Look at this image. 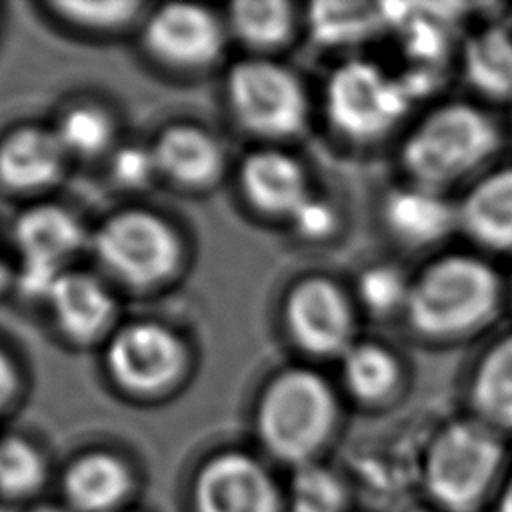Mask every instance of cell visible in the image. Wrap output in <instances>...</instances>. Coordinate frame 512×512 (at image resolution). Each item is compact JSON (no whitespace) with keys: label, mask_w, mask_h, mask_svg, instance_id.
Here are the masks:
<instances>
[{"label":"cell","mask_w":512,"mask_h":512,"mask_svg":"<svg viewBox=\"0 0 512 512\" xmlns=\"http://www.w3.org/2000/svg\"><path fill=\"white\" fill-rule=\"evenodd\" d=\"M500 308V280L480 258L450 254L428 264L408 286L406 320L420 336L452 340L486 326Z\"/></svg>","instance_id":"1"},{"label":"cell","mask_w":512,"mask_h":512,"mask_svg":"<svg viewBox=\"0 0 512 512\" xmlns=\"http://www.w3.org/2000/svg\"><path fill=\"white\" fill-rule=\"evenodd\" d=\"M500 146L494 120L466 102L432 110L404 140L402 166L416 186L440 190L476 170Z\"/></svg>","instance_id":"2"},{"label":"cell","mask_w":512,"mask_h":512,"mask_svg":"<svg viewBox=\"0 0 512 512\" xmlns=\"http://www.w3.org/2000/svg\"><path fill=\"white\" fill-rule=\"evenodd\" d=\"M336 400L328 382L306 368H288L270 380L258 404V430L282 460L304 464L328 440Z\"/></svg>","instance_id":"3"},{"label":"cell","mask_w":512,"mask_h":512,"mask_svg":"<svg viewBox=\"0 0 512 512\" xmlns=\"http://www.w3.org/2000/svg\"><path fill=\"white\" fill-rule=\"evenodd\" d=\"M502 462L496 430L484 422L456 420L442 428L424 458L430 498L448 512H474L486 498Z\"/></svg>","instance_id":"4"},{"label":"cell","mask_w":512,"mask_h":512,"mask_svg":"<svg viewBox=\"0 0 512 512\" xmlns=\"http://www.w3.org/2000/svg\"><path fill=\"white\" fill-rule=\"evenodd\" d=\"M94 250L114 278L136 288L160 284L180 260V242L172 226L146 210L118 212L102 222Z\"/></svg>","instance_id":"5"},{"label":"cell","mask_w":512,"mask_h":512,"mask_svg":"<svg viewBox=\"0 0 512 512\" xmlns=\"http://www.w3.org/2000/svg\"><path fill=\"white\" fill-rule=\"evenodd\" d=\"M326 114L332 126L358 142L374 140L398 124L408 108V88L372 62L350 60L326 84Z\"/></svg>","instance_id":"6"},{"label":"cell","mask_w":512,"mask_h":512,"mask_svg":"<svg viewBox=\"0 0 512 512\" xmlns=\"http://www.w3.org/2000/svg\"><path fill=\"white\" fill-rule=\"evenodd\" d=\"M238 122L260 136L284 138L302 130L308 100L300 80L278 62L242 60L226 80Z\"/></svg>","instance_id":"7"},{"label":"cell","mask_w":512,"mask_h":512,"mask_svg":"<svg viewBox=\"0 0 512 512\" xmlns=\"http://www.w3.org/2000/svg\"><path fill=\"white\" fill-rule=\"evenodd\" d=\"M182 342L166 326L134 322L118 330L106 350L110 376L126 390L154 394L174 384L184 368Z\"/></svg>","instance_id":"8"},{"label":"cell","mask_w":512,"mask_h":512,"mask_svg":"<svg viewBox=\"0 0 512 512\" xmlns=\"http://www.w3.org/2000/svg\"><path fill=\"white\" fill-rule=\"evenodd\" d=\"M286 326L296 344L316 356H342L354 344L350 302L326 278L312 276L290 290Z\"/></svg>","instance_id":"9"},{"label":"cell","mask_w":512,"mask_h":512,"mask_svg":"<svg viewBox=\"0 0 512 512\" xmlns=\"http://www.w3.org/2000/svg\"><path fill=\"white\" fill-rule=\"evenodd\" d=\"M144 42L166 64L200 68L218 58L224 34L214 12L194 4H166L148 18Z\"/></svg>","instance_id":"10"},{"label":"cell","mask_w":512,"mask_h":512,"mask_svg":"<svg viewBox=\"0 0 512 512\" xmlns=\"http://www.w3.org/2000/svg\"><path fill=\"white\" fill-rule=\"evenodd\" d=\"M198 512H276V494L266 472L244 454L214 458L196 482Z\"/></svg>","instance_id":"11"},{"label":"cell","mask_w":512,"mask_h":512,"mask_svg":"<svg viewBox=\"0 0 512 512\" xmlns=\"http://www.w3.org/2000/svg\"><path fill=\"white\" fill-rule=\"evenodd\" d=\"M66 150L54 130L22 126L0 142V182L18 192H32L58 180Z\"/></svg>","instance_id":"12"},{"label":"cell","mask_w":512,"mask_h":512,"mask_svg":"<svg viewBox=\"0 0 512 512\" xmlns=\"http://www.w3.org/2000/svg\"><path fill=\"white\" fill-rule=\"evenodd\" d=\"M84 242L80 222L62 206H32L14 222V244L26 264L62 270Z\"/></svg>","instance_id":"13"},{"label":"cell","mask_w":512,"mask_h":512,"mask_svg":"<svg viewBox=\"0 0 512 512\" xmlns=\"http://www.w3.org/2000/svg\"><path fill=\"white\" fill-rule=\"evenodd\" d=\"M240 184L252 206L276 216L290 218L310 196L302 166L280 150L252 152L242 164Z\"/></svg>","instance_id":"14"},{"label":"cell","mask_w":512,"mask_h":512,"mask_svg":"<svg viewBox=\"0 0 512 512\" xmlns=\"http://www.w3.org/2000/svg\"><path fill=\"white\" fill-rule=\"evenodd\" d=\"M60 330L78 342L100 336L114 316L108 288L86 272H64L48 296Z\"/></svg>","instance_id":"15"},{"label":"cell","mask_w":512,"mask_h":512,"mask_svg":"<svg viewBox=\"0 0 512 512\" xmlns=\"http://www.w3.org/2000/svg\"><path fill=\"white\" fill-rule=\"evenodd\" d=\"M458 208V226L478 244L512 250V168L480 178Z\"/></svg>","instance_id":"16"},{"label":"cell","mask_w":512,"mask_h":512,"mask_svg":"<svg viewBox=\"0 0 512 512\" xmlns=\"http://www.w3.org/2000/svg\"><path fill=\"white\" fill-rule=\"evenodd\" d=\"M384 222L400 242L428 246L458 226V208L448 204L436 190L414 184L386 196Z\"/></svg>","instance_id":"17"},{"label":"cell","mask_w":512,"mask_h":512,"mask_svg":"<svg viewBox=\"0 0 512 512\" xmlns=\"http://www.w3.org/2000/svg\"><path fill=\"white\" fill-rule=\"evenodd\" d=\"M152 150L158 172L184 186H206L222 170L224 158L218 142L198 126L166 128Z\"/></svg>","instance_id":"18"},{"label":"cell","mask_w":512,"mask_h":512,"mask_svg":"<svg viewBox=\"0 0 512 512\" xmlns=\"http://www.w3.org/2000/svg\"><path fill=\"white\" fill-rule=\"evenodd\" d=\"M474 418L512 432V334L496 340L476 364L468 390Z\"/></svg>","instance_id":"19"},{"label":"cell","mask_w":512,"mask_h":512,"mask_svg":"<svg viewBox=\"0 0 512 512\" xmlns=\"http://www.w3.org/2000/svg\"><path fill=\"white\" fill-rule=\"evenodd\" d=\"M464 76L488 98H512V36L498 26L472 36L464 48Z\"/></svg>","instance_id":"20"},{"label":"cell","mask_w":512,"mask_h":512,"mask_svg":"<svg viewBox=\"0 0 512 512\" xmlns=\"http://www.w3.org/2000/svg\"><path fill=\"white\" fill-rule=\"evenodd\" d=\"M386 22V4L316 2L308 8L310 34L324 46L358 42L380 30Z\"/></svg>","instance_id":"21"},{"label":"cell","mask_w":512,"mask_h":512,"mask_svg":"<svg viewBox=\"0 0 512 512\" xmlns=\"http://www.w3.org/2000/svg\"><path fill=\"white\" fill-rule=\"evenodd\" d=\"M340 358L346 388L358 400L380 402L398 388L402 372L388 348L374 342H354Z\"/></svg>","instance_id":"22"},{"label":"cell","mask_w":512,"mask_h":512,"mask_svg":"<svg viewBox=\"0 0 512 512\" xmlns=\"http://www.w3.org/2000/svg\"><path fill=\"white\" fill-rule=\"evenodd\" d=\"M128 488L126 468L108 454H90L78 460L66 476L70 500L82 510H104L116 504Z\"/></svg>","instance_id":"23"},{"label":"cell","mask_w":512,"mask_h":512,"mask_svg":"<svg viewBox=\"0 0 512 512\" xmlns=\"http://www.w3.org/2000/svg\"><path fill=\"white\" fill-rule=\"evenodd\" d=\"M230 24L246 44L272 48L290 36L292 8L280 0H240L230 6Z\"/></svg>","instance_id":"24"},{"label":"cell","mask_w":512,"mask_h":512,"mask_svg":"<svg viewBox=\"0 0 512 512\" xmlns=\"http://www.w3.org/2000/svg\"><path fill=\"white\" fill-rule=\"evenodd\" d=\"M112 132L114 126L110 116L92 104L66 110L54 128V134L66 154L76 156H94L104 152L112 140Z\"/></svg>","instance_id":"25"},{"label":"cell","mask_w":512,"mask_h":512,"mask_svg":"<svg viewBox=\"0 0 512 512\" xmlns=\"http://www.w3.org/2000/svg\"><path fill=\"white\" fill-rule=\"evenodd\" d=\"M42 460L38 452L20 438L0 440V490L6 494H26L42 480Z\"/></svg>","instance_id":"26"},{"label":"cell","mask_w":512,"mask_h":512,"mask_svg":"<svg viewBox=\"0 0 512 512\" xmlns=\"http://www.w3.org/2000/svg\"><path fill=\"white\" fill-rule=\"evenodd\" d=\"M344 492L324 468L304 464L294 478V512H340Z\"/></svg>","instance_id":"27"},{"label":"cell","mask_w":512,"mask_h":512,"mask_svg":"<svg viewBox=\"0 0 512 512\" xmlns=\"http://www.w3.org/2000/svg\"><path fill=\"white\" fill-rule=\"evenodd\" d=\"M66 20L82 24L86 28H118L134 18L140 10V2L132 0H58L52 4Z\"/></svg>","instance_id":"28"},{"label":"cell","mask_w":512,"mask_h":512,"mask_svg":"<svg viewBox=\"0 0 512 512\" xmlns=\"http://www.w3.org/2000/svg\"><path fill=\"white\" fill-rule=\"evenodd\" d=\"M410 282L392 266L368 268L358 282V294L362 302L376 314L404 308Z\"/></svg>","instance_id":"29"},{"label":"cell","mask_w":512,"mask_h":512,"mask_svg":"<svg viewBox=\"0 0 512 512\" xmlns=\"http://www.w3.org/2000/svg\"><path fill=\"white\" fill-rule=\"evenodd\" d=\"M110 172L114 180L124 188L146 186L158 172L154 150L140 144H128L114 152L110 162Z\"/></svg>","instance_id":"30"},{"label":"cell","mask_w":512,"mask_h":512,"mask_svg":"<svg viewBox=\"0 0 512 512\" xmlns=\"http://www.w3.org/2000/svg\"><path fill=\"white\" fill-rule=\"evenodd\" d=\"M292 220V226L294 230L308 238V240H320L324 238L326 234H330L334 230V224H336V216H334V210L322 202V200H316L312 196H308L290 216Z\"/></svg>","instance_id":"31"},{"label":"cell","mask_w":512,"mask_h":512,"mask_svg":"<svg viewBox=\"0 0 512 512\" xmlns=\"http://www.w3.org/2000/svg\"><path fill=\"white\" fill-rule=\"evenodd\" d=\"M16 386H18V378H16L14 364L0 348V410L10 402V398L16 392Z\"/></svg>","instance_id":"32"},{"label":"cell","mask_w":512,"mask_h":512,"mask_svg":"<svg viewBox=\"0 0 512 512\" xmlns=\"http://www.w3.org/2000/svg\"><path fill=\"white\" fill-rule=\"evenodd\" d=\"M496 512H512V474L500 492V502Z\"/></svg>","instance_id":"33"},{"label":"cell","mask_w":512,"mask_h":512,"mask_svg":"<svg viewBox=\"0 0 512 512\" xmlns=\"http://www.w3.org/2000/svg\"><path fill=\"white\" fill-rule=\"evenodd\" d=\"M8 280H10V270H8L6 262L0 258V290H4V286L8 284Z\"/></svg>","instance_id":"34"},{"label":"cell","mask_w":512,"mask_h":512,"mask_svg":"<svg viewBox=\"0 0 512 512\" xmlns=\"http://www.w3.org/2000/svg\"><path fill=\"white\" fill-rule=\"evenodd\" d=\"M40 512H58V510H40Z\"/></svg>","instance_id":"35"}]
</instances>
